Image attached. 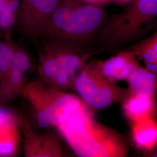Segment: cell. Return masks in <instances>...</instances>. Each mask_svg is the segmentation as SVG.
<instances>
[{
	"instance_id": "1",
	"label": "cell",
	"mask_w": 157,
	"mask_h": 157,
	"mask_svg": "<svg viewBox=\"0 0 157 157\" xmlns=\"http://www.w3.org/2000/svg\"><path fill=\"white\" fill-rule=\"evenodd\" d=\"M56 128L75 154L82 157H124L128 152L124 137L98 122L84 102L69 109Z\"/></svg>"
},
{
	"instance_id": "2",
	"label": "cell",
	"mask_w": 157,
	"mask_h": 157,
	"mask_svg": "<svg viewBox=\"0 0 157 157\" xmlns=\"http://www.w3.org/2000/svg\"><path fill=\"white\" fill-rule=\"evenodd\" d=\"M43 38L38 52L39 78L58 90L72 89L75 78L89 62L91 52L60 40Z\"/></svg>"
},
{
	"instance_id": "3",
	"label": "cell",
	"mask_w": 157,
	"mask_h": 157,
	"mask_svg": "<svg viewBox=\"0 0 157 157\" xmlns=\"http://www.w3.org/2000/svg\"><path fill=\"white\" fill-rule=\"evenodd\" d=\"M124 11L107 19L97 34L102 49L113 50L136 40L150 28L157 16V0H134Z\"/></svg>"
},
{
	"instance_id": "4",
	"label": "cell",
	"mask_w": 157,
	"mask_h": 157,
	"mask_svg": "<svg viewBox=\"0 0 157 157\" xmlns=\"http://www.w3.org/2000/svg\"><path fill=\"white\" fill-rule=\"evenodd\" d=\"M21 97L30 104L42 129L54 128L69 109L83 102L78 96L50 87L39 78L28 80Z\"/></svg>"
},
{
	"instance_id": "5",
	"label": "cell",
	"mask_w": 157,
	"mask_h": 157,
	"mask_svg": "<svg viewBox=\"0 0 157 157\" xmlns=\"http://www.w3.org/2000/svg\"><path fill=\"white\" fill-rule=\"evenodd\" d=\"M72 89L91 108L102 109L121 102L129 94L128 89L121 87L105 78L93 66L87 62L73 82Z\"/></svg>"
},
{
	"instance_id": "6",
	"label": "cell",
	"mask_w": 157,
	"mask_h": 157,
	"mask_svg": "<svg viewBox=\"0 0 157 157\" xmlns=\"http://www.w3.org/2000/svg\"><path fill=\"white\" fill-rule=\"evenodd\" d=\"M107 17L101 6L82 1L73 8L56 33L50 39L84 48L98 34Z\"/></svg>"
},
{
	"instance_id": "7",
	"label": "cell",
	"mask_w": 157,
	"mask_h": 157,
	"mask_svg": "<svg viewBox=\"0 0 157 157\" xmlns=\"http://www.w3.org/2000/svg\"><path fill=\"white\" fill-rule=\"evenodd\" d=\"M60 0H21L16 27L28 39L42 36L45 25Z\"/></svg>"
},
{
	"instance_id": "8",
	"label": "cell",
	"mask_w": 157,
	"mask_h": 157,
	"mask_svg": "<svg viewBox=\"0 0 157 157\" xmlns=\"http://www.w3.org/2000/svg\"><path fill=\"white\" fill-rule=\"evenodd\" d=\"M18 116L25 157L63 156L60 138L58 132L47 129L48 130L44 134H39L34 130L25 115H21Z\"/></svg>"
},
{
	"instance_id": "9",
	"label": "cell",
	"mask_w": 157,
	"mask_h": 157,
	"mask_svg": "<svg viewBox=\"0 0 157 157\" xmlns=\"http://www.w3.org/2000/svg\"><path fill=\"white\" fill-rule=\"evenodd\" d=\"M95 69L108 80L116 83L125 80L140 65L138 59L130 50L119 52L104 60L92 61Z\"/></svg>"
},
{
	"instance_id": "10",
	"label": "cell",
	"mask_w": 157,
	"mask_h": 157,
	"mask_svg": "<svg viewBox=\"0 0 157 157\" xmlns=\"http://www.w3.org/2000/svg\"><path fill=\"white\" fill-rule=\"evenodd\" d=\"M21 141L19 116L0 105V157L15 155Z\"/></svg>"
},
{
	"instance_id": "11",
	"label": "cell",
	"mask_w": 157,
	"mask_h": 157,
	"mask_svg": "<svg viewBox=\"0 0 157 157\" xmlns=\"http://www.w3.org/2000/svg\"><path fill=\"white\" fill-rule=\"evenodd\" d=\"M121 103L124 115L131 124L154 117L156 109L155 97L144 94L129 92Z\"/></svg>"
},
{
	"instance_id": "12",
	"label": "cell",
	"mask_w": 157,
	"mask_h": 157,
	"mask_svg": "<svg viewBox=\"0 0 157 157\" xmlns=\"http://www.w3.org/2000/svg\"><path fill=\"white\" fill-rule=\"evenodd\" d=\"M131 137L136 147L144 152H150L157 145V122L154 117L131 124Z\"/></svg>"
},
{
	"instance_id": "13",
	"label": "cell",
	"mask_w": 157,
	"mask_h": 157,
	"mask_svg": "<svg viewBox=\"0 0 157 157\" xmlns=\"http://www.w3.org/2000/svg\"><path fill=\"white\" fill-rule=\"evenodd\" d=\"M28 82L25 74L11 68L0 78V105L21 97Z\"/></svg>"
},
{
	"instance_id": "14",
	"label": "cell",
	"mask_w": 157,
	"mask_h": 157,
	"mask_svg": "<svg viewBox=\"0 0 157 157\" xmlns=\"http://www.w3.org/2000/svg\"><path fill=\"white\" fill-rule=\"evenodd\" d=\"M129 92L155 97L157 87V75L146 67L138 66L126 79Z\"/></svg>"
},
{
	"instance_id": "15",
	"label": "cell",
	"mask_w": 157,
	"mask_h": 157,
	"mask_svg": "<svg viewBox=\"0 0 157 157\" xmlns=\"http://www.w3.org/2000/svg\"><path fill=\"white\" fill-rule=\"evenodd\" d=\"M21 0H0V35L12 37Z\"/></svg>"
},
{
	"instance_id": "16",
	"label": "cell",
	"mask_w": 157,
	"mask_h": 157,
	"mask_svg": "<svg viewBox=\"0 0 157 157\" xmlns=\"http://www.w3.org/2000/svg\"><path fill=\"white\" fill-rule=\"evenodd\" d=\"M131 51L136 57L144 63L157 62V33L133 45Z\"/></svg>"
},
{
	"instance_id": "17",
	"label": "cell",
	"mask_w": 157,
	"mask_h": 157,
	"mask_svg": "<svg viewBox=\"0 0 157 157\" xmlns=\"http://www.w3.org/2000/svg\"><path fill=\"white\" fill-rule=\"evenodd\" d=\"M16 44L12 37H0V78L11 69Z\"/></svg>"
},
{
	"instance_id": "18",
	"label": "cell",
	"mask_w": 157,
	"mask_h": 157,
	"mask_svg": "<svg viewBox=\"0 0 157 157\" xmlns=\"http://www.w3.org/2000/svg\"><path fill=\"white\" fill-rule=\"evenodd\" d=\"M12 69L27 75L32 71L31 58L26 49L18 43L16 44L12 62Z\"/></svg>"
},
{
	"instance_id": "19",
	"label": "cell",
	"mask_w": 157,
	"mask_h": 157,
	"mask_svg": "<svg viewBox=\"0 0 157 157\" xmlns=\"http://www.w3.org/2000/svg\"><path fill=\"white\" fill-rule=\"evenodd\" d=\"M84 2L94 6H101V5H104L108 3L109 0H83Z\"/></svg>"
},
{
	"instance_id": "20",
	"label": "cell",
	"mask_w": 157,
	"mask_h": 157,
	"mask_svg": "<svg viewBox=\"0 0 157 157\" xmlns=\"http://www.w3.org/2000/svg\"><path fill=\"white\" fill-rule=\"evenodd\" d=\"M146 69L152 73L157 75V62L144 63Z\"/></svg>"
},
{
	"instance_id": "21",
	"label": "cell",
	"mask_w": 157,
	"mask_h": 157,
	"mask_svg": "<svg viewBox=\"0 0 157 157\" xmlns=\"http://www.w3.org/2000/svg\"><path fill=\"white\" fill-rule=\"evenodd\" d=\"M134 0H109V1H112L113 2H115L118 4H121V5H125V4H128L133 2Z\"/></svg>"
},
{
	"instance_id": "22",
	"label": "cell",
	"mask_w": 157,
	"mask_h": 157,
	"mask_svg": "<svg viewBox=\"0 0 157 157\" xmlns=\"http://www.w3.org/2000/svg\"><path fill=\"white\" fill-rule=\"evenodd\" d=\"M0 37H2V36H1V35H0Z\"/></svg>"
}]
</instances>
